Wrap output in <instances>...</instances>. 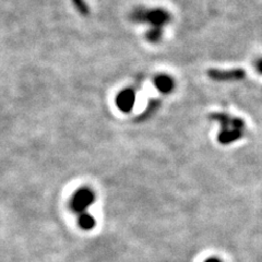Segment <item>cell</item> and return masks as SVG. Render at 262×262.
<instances>
[{"label":"cell","instance_id":"cell-1","mask_svg":"<svg viewBox=\"0 0 262 262\" xmlns=\"http://www.w3.org/2000/svg\"><path fill=\"white\" fill-rule=\"evenodd\" d=\"M211 118L217 121L221 126L220 135L217 136V140L221 144H231L238 141L244 136L245 124L242 119L231 117L224 113L213 114Z\"/></svg>","mask_w":262,"mask_h":262},{"label":"cell","instance_id":"cell-4","mask_svg":"<svg viewBox=\"0 0 262 262\" xmlns=\"http://www.w3.org/2000/svg\"><path fill=\"white\" fill-rule=\"evenodd\" d=\"M136 102V94L135 91L131 89H125L117 95L116 104L117 107L124 113H129L134 108V105Z\"/></svg>","mask_w":262,"mask_h":262},{"label":"cell","instance_id":"cell-2","mask_svg":"<svg viewBox=\"0 0 262 262\" xmlns=\"http://www.w3.org/2000/svg\"><path fill=\"white\" fill-rule=\"evenodd\" d=\"M131 20L138 23H149L152 28L162 29L170 21V15L163 9L146 10L144 8H138L131 14Z\"/></svg>","mask_w":262,"mask_h":262},{"label":"cell","instance_id":"cell-7","mask_svg":"<svg viewBox=\"0 0 262 262\" xmlns=\"http://www.w3.org/2000/svg\"><path fill=\"white\" fill-rule=\"evenodd\" d=\"M95 224L96 221L94 216L90 214L89 212L81 213V214L78 215V225L83 231H91V229L95 227Z\"/></svg>","mask_w":262,"mask_h":262},{"label":"cell","instance_id":"cell-8","mask_svg":"<svg viewBox=\"0 0 262 262\" xmlns=\"http://www.w3.org/2000/svg\"><path fill=\"white\" fill-rule=\"evenodd\" d=\"M162 29L159 28H152L149 32L146 33V38L147 40H150L151 43H158L162 38Z\"/></svg>","mask_w":262,"mask_h":262},{"label":"cell","instance_id":"cell-3","mask_svg":"<svg viewBox=\"0 0 262 262\" xmlns=\"http://www.w3.org/2000/svg\"><path fill=\"white\" fill-rule=\"evenodd\" d=\"M94 202H95L94 191L89 187H82L71 196L69 206H70V210L79 215L81 213L88 212L86 210L91 207Z\"/></svg>","mask_w":262,"mask_h":262},{"label":"cell","instance_id":"cell-6","mask_svg":"<svg viewBox=\"0 0 262 262\" xmlns=\"http://www.w3.org/2000/svg\"><path fill=\"white\" fill-rule=\"evenodd\" d=\"M154 85L160 92L167 94L173 91L175 88V82L173 78L166 75H160L154 79Z\"/></svg>","mask_w":262,"mask_h":262},{"label":"cell","instance_id":"cell-10","mask_svg":"<svg viewBox=\"0 0 262 262\" xmlns=\"http://www.w3.org/2000/svg\"><path fill=\"white\" fill-rule=\"evenodd\" d=\"M204 262H222V261H221L220 259H217V258H214V257H213V258H209V259H207L206 261H204Z\"/></svg>","mask_w":262,"mask_h":262},{"label":"cell","instance_id":"cell-5","mask_svg":"<svg viewBox=\"0 0 262 262\" xmlns=\"http://www.w3.org/2000/svg\"><path fill=\"white\" fill-rule=\"evenodd\" d=\"M246 73L242 69L221 71V70H212L209 72V76L213 80L219 81H229V80H241L245 77Z\"/></svg>","mask_w":262,"mask_h":262},{"label":"cell","instance_id":"cell-9","mask_svg":"<svg viewBox=\"0 0 262 262\" xmlns=\"http://www.w3.org/2000/svg\"><path fill=\"white\" fill-rule=\"evenodd\" d=\"M257 69H258V71L260 72V73H262V58L258 61V63H257Z\"/></svg>","mask_w":262,"mask_h":262}]
</instances>
